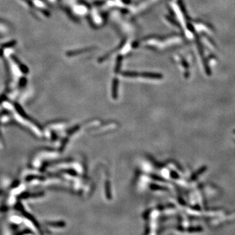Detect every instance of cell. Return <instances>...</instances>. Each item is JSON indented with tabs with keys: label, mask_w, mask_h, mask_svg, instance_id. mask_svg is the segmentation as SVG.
Returning <instances> with one entry per match:
<instances>
[{
	"label": "cell",
	"mask_w": 235,
	"mask_h": 235,
	"mask_svg": "<svg viewBox=\"0 0 235 235\" xmlns=\"http://www.w3.org/2000/svg\"><path fill=\"white\" fill-rule=\"evenodd\" d=\"M2 193H3V191H0V195H1Z\"/></svg>",
	"instance_id": "obj_3"
},
{
	"label": "cell",
	"mask_w": 235,
	"mask_h": 235,
	"mask_svg": "<svg viewBox=\"0 0 235 235\" xmlns=\"http://www.w3.org/2000/svg\"><path fill=\"white\" fill-rule=\"evenodd\" d=\"M89 50V49H88H88H82V50H81L80 51V52H84V51H85V50ZM79 53H81V52H79ZM78 54V51H77V50H76V51H73V52H72V53H71V54H69V56H70V55H73V54L74 55V54Z\"/></svg>",
	"instance_id": "obj_2"
},
{
	"label": "cell",
	"mask_w": 235,
	"mask_h": 235,
	"mask_svg": "<svg viewBox=\"0 0 235 235\" xmlns=\"http://www.w3.org/2000/svg\"><path fill=\"white\" fill-rule=\"evenodd\" d=\"M142 76L144 77H147L150 78H155V79H159L162 77L161 74H155V73H145L142 74Z\"/></svg>",
	"instance_id": "obj_1"
}]
</instances>
